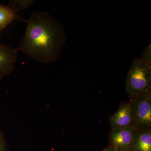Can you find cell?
<instances>
[{
    "mask_svg": "<svg viewBox=\"0 0 151 151\" xmlns=\"http://www.w3.org/2000/svg\"><path fill=\"white\" fill-rule=\"evenodd\" d=\"M136 130L130 125L113 129L109 134V145L116 151H133V142Z\"/></svg>",
    "mask_w": 151,
    "mask_h": 151,
    "instance_id": "obj_4",
    "label": "cell"
},
{
    "mask_svg": "<svg viewBox=\"0 0 151 151\" xmlns=\"http://www.w3.org/2000/svg\"><path fill=\"white\" fill-rule=\"evenodd\" d=\"M27 22L18 49L42 63H51L59 57L66 42L62 24L46 12L35 11Z\"/></svg>",
    "mask_w": 151,
    "mask_h": 151,
    "instance_id": "obj_1",
    "label": "cell"
},
{
    "mask_svg": "<svg viewBox=\"0 0 151 151\" xmlns=\"http://www.w3.org/2000/svg\"><path fill=\"white\" fill-rule=\"evenodd\" d=\"M151 89V67L135 58L127 74L126 90L131 99Z\"/></svg>",
    "mask_w": 151,
    "mask_h": 151,
    "instance_id": "obj_2",
    "label": "cell"
},
{
    "mask_svg": "<svg viewBox=\"0 0 151 151\" xmlns=\"http://www.w3.org/2000/svg\"><path fill=\"white\" fill-rule=\"evenodd\" d=\"M133 120V111L130 102H122L117 111L109 119L111 129L129 126Z\"/></svg>",
    "mask_w": 151,
    "mask_h": 151,
    "instance_id": "obj_6",
    "label": "cell"
},
{
    "mask_svg": "<svg viewBox=\"0 0 151 151\" xmlns=\"http://www.w3.org/2000/svg\"></svg>",
    "mask_w": 151,
    "mask_h": 151,
    "instance_id": "obj_13",
    "label": "cell"
},
{
    "mask_svg": "<svg viewBox=\"0 0 151 151\" xmlns=\"http://www.w3.org/2000/svg\"><path fill=\"white\" fill-rule=\"evenodd\" d=\"M141 59L149 67H151V46L150 44L143 51Z\"/></svg>",
    "mask_w": 151,
    "mask_h": 151,
    "instance_id": "obj_10",
    "label": "cell"
},
{
    "mask_svg": "<svg viewBox=\"0 0 151 151\" xmlns=\"http://www.w3.org/2000/svg\"><path fill=\"white\" fill-rule=\"evenodd\" d=\"M34 1L33 0H12L9 6L17 12L21 10L28 9Z\"/></svg>",
    "mask_w": 151,
    "mask_h": 151,
    "instance_id": "obj_9",
    "label": "cell"
},
{
    "mask_svg": "<svg viewBox=\"0 0 151 151\" xmlns=\"http://www.w3.org/2000/svg\"><path fill=\"white\" fill-rule=\"evenodd\" d=\"M100 151H116L113 147H111L110 145H108L105 149Z\"/></svg>",
    "mask_w": 151,
    "mask_h": 151,
    "instance_id": "obj_12",
    "label": "cell"
},
{
    "mask_svg": "<svg viewBox=\"0 0 151 151\" xmlns=\"http://www.w3.org/2000/svg\"><path fill=\"white\" fill-rule=\"evenodd\" d=\"M16 20H22L9 6L0 4V33Z\"/></svg>",
    "mask_w": 151,
    "mask_h": 151,
    "instance_id": "obj_8",
    "label": "cell"
},
{
    "mask_svg": "<svg viewBox=\"0 0 151 151\" xmlns=\"http://www.w3.org/2000/svg\"><path fill=\"white\" fill-rule=\"evenodd\" d=\"M19 51L18 48L0 43V80L14 70Z\"/></svg>",
    "mask_w": 151,
    "mask_h": 151,
    "instance_id": "obj_5",
    "label": "cell"
},
{
    "mask_svg": "<svg viewBox=\"0 0 151 151\" xmlns=\"http://www.w3.org/2000/svg\"><path fill=\"white\" fill-rule=\"evenodd\" d=\"M133 111L132 126L136 131H151V89L131 100Z\"/></svg>",
    "mask_w": 151,
    "mask_h": 151,
    "instance_id": "obj_3",
    "label": "cell"
},
{
    "mask_svg": "<svg viewBox=\"0 0 151 151\" xmlns=\"http://www.w3.org/2000/svg\"><path fill=\"white\" fill-rule=\"evenodd\" d=\"M133 150L134 151H151V131H136Z\"/></svg>",
    "mask_w": 151,
    "mask_h": 151,
    "instance_id": "obj_7",
    "label": "cell"
},
{
    "mask_svg": "<svg viewBox=\"0 0 151 151\" xmlns=\"http://www.w3.org/2000/svg\"><path fill=\"white\" fill-rule=\"evenodd\" d=\"M0 151H10L5 137L0 129Z\"/></svg>",
    "mask_w": 151,
    "mask_h": 151,
    "instance_id": "obj_11",
    "label": "cell"
}]
</instances>
